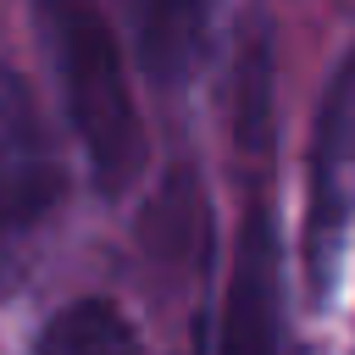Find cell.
<instances>
[{
	"label": "cell",
	"instance_id": "obj_3",
	"mask_svg": "<svg viewBox=\"0 0 355 355\" xmlns=\"http://www.w3.org/2000/svg\"><path fill=\"white\" fill-rule=\"evenodd\" d=\"M61 211V161L22 72L0 61V294L22 283L33 244Z\"/></svg>",
	"mask_w": 355,
	"mask_h": 355
},
{
	"label": "cell",
	"instance_id": "obj_5",
	"mask_svg": "<svg viewBox=\"0 0 355 355\" xmlns=\"http://www.w3.org/2000/svg\"><path fill=\"white\" fill-rule=\"evenodd\" d=\"M33 355H144L133 322L116 300H67L33 338Z\"/></svg>",
	"mask_w": 355,
	"mask_h": 355
},
{
	"label": "cell",
	"instance_id": "obj_2",
	"mask_svg": "<svg viewBox=\"0 0 355 355\" xmlns=\"http://www.w3.org/2000/svg\"><path fill=\"white\" fill-rule=\"evenodd\" d=\"M355 250V50L322 89L305 155V277L316 305L344 283Z\"/></svg>",
	"mask_w": 355,
	"mask_h": 355
},
{
	"label": "cell",
	"instance_id": "obj_1",
	"mask_svg": "<svg viewBox=\"0 0 355 355\" xmlns=\"http://www.w3.org/2000/svg\"><path fill=\"white\" fill-rule=\"evenodd\" d=\"M33 17H39V33H44L55 83H61L67 122H72L78 150L89 161V178H94L100 194L116 200L144 172V122H139V105H133L122 44L94 6L44 0Z\"/></svg>",
	"mask_w": 355,
	"mask_h": 355
},
{
	"label": "cell",
	"instance_id": "obj_6",
	"mask_svg": "<svg viewBox=\"0 0 355 355\" xmlns=\"http://www.w3.org/2000/svg\"><path fill=\"white\" fill-rule=\"evenodd\" d=\"M200 28H205L200 6H144L133 17V44L155 78H183L189 61L200 55Z\"/></svg>",
	"mask_w": 355,
	"mask_h": 355
},
{
	"label": "cell",
	"instance_id": "obj_4",
	"mask_svg": "<svg viewBox=\"0 0 355 355\" xmlns=\"http://www.w3.org/2000/svg\"><path fill=\"white\" fill-rule=\"evenodd\" d=\"M211 355H283V261H277L272 189L266 194L255 189V200L244 211Z\"/></svg>",
	"mask_w": 355,
	"mask_h": 355
}]
</instances>
